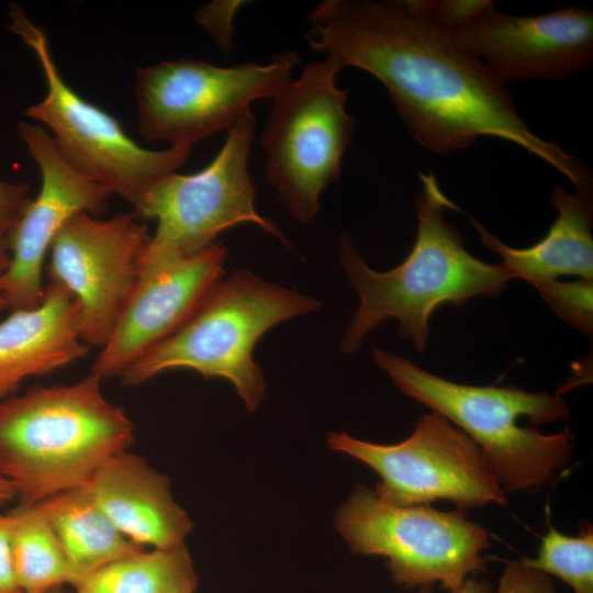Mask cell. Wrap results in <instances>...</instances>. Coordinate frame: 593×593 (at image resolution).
Segmentation results:
<instances>
[{"mask_svg":"<svg viewBox=\"0 0 593 593\" xmlns=\"http://www.w3.org/2000/svg\"><path fill=\"white\" fill-rule=\"evenodd\" d=\"M340 69L329 57L305 65L273 99L260 138L268 182L300 224L316 216L321 193L338 181L353 137L347 90L336 83Z\"/></svg>","mask_w":593,"mask_h":593,"instance_id":"52a82bcc","label":"cell"},{"mask_svg":"<svg viewBox=\"0 0 593 593\" xmlns=\"http://www.w3.org/2000/svg\"><path fill=\"white\" fill-rule=\"evenodd\" d=\"M593 190L569 193L556 184L549 202L558 215L547 234L526 248L501 242L482 224L470 217L481 243L497 254L508 275L528 283L555 280L560 276L593 279Z\"/></svg>","mask_w":593,"mask_h":593,"instance_id":"ac0fdd59","label":"cell"},{"mask_svg":"<svg viewBox=\"0 0 593 593\" xmlns=\"http://www.w3.org/2000/svg\"><path fill=\"white\" fill-rule=\"evenodd\" d=\"M450 593H493V589L486 580H478L475 577H470Z\"/></svg>","mask_w":593,"mask_h":593,"instance_id":"83f0119b","label":"cell"},{"mask_svg":"<svg viewBox=\"0 0 593 593\" xmlns=\"http://www.w3.org/2000/svg\"><path fill=\"white\" fill-rule=\"evenodd\" d=\"M37 504L81 582L96 570L145 548L116 528L86 486L60 492Z\"/></svg>","mask_w":593,"mask_h":593,"instance_id":"d6986e66","label":"cell"},{"mask_svg":"<svg viewBox=\"0 0 593 593\" xmlns=\"http://www.w3.org/2000/svg\"><path fill=\"white\" fill-rule=\"evenodd\" d=\"M81 309L61 284L48 281L42 302L12 311L0 323V400L15 394L31 378L51 373L85 358Z\"/></svg>","mask_w":593,"mask_h":593,"instance_id":"2e32d148","label":"cell"},{"mask_svg":"<svg viewBox=\"0 0 593 593\" xmlns=\"http://www.w3.org/2000/svg\"><path fill=\"white\" fill-rule=\"evenodd\" d=\"M30 189L26 182L0 180V239L7 238L31 201Z\"/></svg>","mask_w":593,"mask_h":593,"instance_id":"484cf974","label":"cell"},{"mask_svg":"<svg viewBox=\"0 0 593 593\" xmlns=\"http://www.w3.org/2000/svg\"><path fill=\"white\" fill-rule=\"evenodd\" d=\"M415 593H434L433 585L419 586V589Z\"/></svg>","mask_w":593,"mask_h":593,"instance_id":"1f68e13d","label":"cell"},{"mask_svg":"<svg viewBox=\"0 0 593 593\" xmlns=\"http://www.w3.org/2000/svg\"><path fill=\"white\" fill-rule=\"evenodd\" d=\"M419 179L416 239L401 265L376 271L356 249L350 234L339 236V261L359 298L339 346L346 355L358 350L365 337L388 318H395L399 333L422 353L436 309L496 296L512 280L501 264L484 262L467 250L463 237L444 216L446 210L460 209L444 193L435 174L419 172Z\"/></svg>","mask_w":593,"mask_h":593,"instance_id":"7a4b0ae2","label":"cell"},{"mask_svg":"<svg viewBox=\"0 0 593 593\" xmlns=\"http://www.w3.org/2000/svg\"><path fill=\"white\" fill-rule=\"evenodd\" d=\"M549 307L577 331L593 333V279L545 280L530 283Z\"/></svg>","mask_w":593,"mask_h":593,"instance_id":"603a6c76","label":"cell"},{"mask_svg":"<svg viewBox=\"0 0 593 593\" xmlns=\"http://www.w3.org/2000/svg\"><path fill=\"white\" fill-rule=\"evenodd\" d=\"M326 440L332 450L358 459L379 474L373 492L389 504L429 505L446 500L462 511L506 504L505 492L477 444L435 412L424 414L399 444H373L344 432L331 433Z\"/></svg>","mask_w":593,"mask_h":593,"instance_id":"8fae6325","label":"cell"},{"mask_svg":"<svg viewBox=\"0 0 593 593\" xmlns=\"http://www.w3.org/2000/svg\"><path fill=\"white\" fill-rule=\"evenodd\" d=\"M10 260V254L5 239H0V277L5 271ZM8 307L5 296L0 291V312Z\"/></svg>","mask_w":593,"mask_h":593,"instance_id":"f1b7e54d","label":"cell"},{"mask_svg":"<svg viewBox=\"0 0 593 593\" xmlns=\"http://www.w3.org/2000/svg\"><path fill=\"white\" fill-rule=\"evenodd\" d=\"M525 566L564 581L573 593H593V530L578 536L559 533L549 524L537 557L521 560Z\"/></svg>","mask_w":593,"mask_h":593,"instance_id":"7402d4cb","label":"cell"},{"mask_svg":"<svg viewBox=\"0 0 593 593\" xmlns=\"http://www.w3.org/2000/svg\"><path fill=\"white\" fill-rule=\"evenodd\" d=\"M309 22L310 48L377 78L424 148L450 154L496 137L550 165L574 190L593 189L589 166L537 136L506 83L409 0H324Z\"/></svg>","mask_w":593,"mask_h":593,"instance_id":"6da1fadb","label":"cell"},{"mask_svg":"<svg viewBox=\"0 0 593 593\" xmlns=\"http://www.w3.org/2000/svg\"><path fill=\"white\" fill-rule=\"evenodd\" d=\"M334 522L353 552L385 558L392 580L405 588L438 583L451 592L485 570L489 535L462 510L392 505L359 485Z\"/></svg>","mask_w":593,"mask_h":593,"instance_id":"30bf717a","label":"cell"},{"mask_svg":"<svg viewBox=\"0 0 593 593\" xmlns=\"http://www.w3.org/2000/svg\"><path fill=\"white\" fill-rule=\"evenodd\" d=\"M5 516L13 570L23 593L61 585L76 589L80 584V577L37 503H20Z\"/></svg>","mask_w":593,"mask_h":593,"instance_id":"ffe728a7","label":"cell"},{"mask_svg":"<svg viewBox=\"0 0 593 593\" xmlns=\"http://www.w3.org/2000/svg\"><path fill=\"white\" fill-rule=\"evenodd\" d=\"M228 250L215 242L189 257L137 275L91 373L121 376L175 333L222 279Z\"/></svg>","mask_w":593,"mask_h":593,"instance_id":"9a60e30c","label":"cell"},{"mask_svg":"<svg viewBox=\"0 0 593 593\" xmlns=\"http://www.w3.org/2000/svg\"><path fill=\"white\" fill-rule=\"evenodd\" d=\"M149 237L147 224L134 212L107 220L79 212L55 236L47 275L78 301L81 338L89 347L101 349L107 343Z\"/></svg>","mask_w":593,"mask_h":593,"instance_id":"7c38bea8","label":"cell"},{"mask_svg":"<svg viewBox=\"0 0 593 593\" xmlns=\"http://www.w3.org/2000/svg\"><path fill=\"white\" fill-rule=\"evenodd\" d=\"M493 593H558L548 574L525 566L522 561H510Z\"/></svg>","mask_w":593,"mask_h":593,"instance_id":"d4e9b609","label":"cell"},{"mask_svg":"<svg viewBox=\"0 0 593 593\" xmlns=\"http://www.w3.org/2000/svg\"><path fill=\"white\" fill-rule=\"evenodd\" d=\"M410 4L438 29L456 33L495 8L491 0H409Z\"/></svg>","mask_w":593,"mask_h":593,"instance_id":"cb8c5ba5","label":"cell"},{"mask_svg":"<svg viewBox=\"0 0 593 593\" xmlns=\"http://www.w3.org/2000/svg\"><path fill=\"white\" fill-rule=\"evenodd\" d=\"M321 306L311 295L236 270L216 283L175 333L128 367L122 382L134 387L168 370L189 369L204 378L227 379L246 410L255 411L266 389L254 360L257 342L283 321Z\"/></svg>","mask_w":593,"mask_h":593,"instance_id":"5b68a950","label":"cell"},{"mask_svg":"<svg viewBox=\"0 0 593 593\" xmlns=\"http://www.w3.org/2000/svg\"><path fill=\"white\" fill-rule=\"evenodd\" d=\"M299 64L295 52H284L265 65L222 67L180 58L139 67L134 83L139 134L147 142L192 149L203 138L228 131L254 101L275 99Z\"/></svg>","mask_w":593,"mask_h":593,"instance_id":"9c48e42d","label":"cell"},{"mask_svg":"<svg viewBox=\"0 0 593 593\" xmlns=\"http://www.w3.org/2000/svg\"><path fill=\"white\" fill-rule=\"evenodd\" d=\"M15 492L0 470V505L11 501Z\"/></svg>","mask_w":593,"mask_h":593,"instance_id":"f546056e","label":"cell"},{"mask_svg":"<svg viewBox=\"0 0 593 593\" xmlns=\"http://www.w3.org/2000/svg\"><path fill=\"white\" fill-rule=\"evenodd\" d=\"M198 577L184 545L142 550L90 573L76 593H193Z\"/></svg>","mask_w":593,"mask_h":593,"instance_id":"44dd1931","label":"cell"},{"mask_svg":"<svg viewBox=\"0 0 593 593\" xmlns=\"http://www.w3.org/2000/svg\"><path fill=\"white\" fill-rule=\"evenodd\" d=\"M101 381L90 372L0 402V470L21 503L87 485L133 441L132 421L105 399Z\"/></svg>","mask_w":593,"mask_h":593,"instance_id":"3957f363","label":"cell"},{"mask_svg":"<svg viewBox=\"0 0 593 593\" xmlns=\"http://www.w3.org/2000/svg\"><path fill=\"white\" fill-rule=\"evenodd\" d=\"M371 356L403 394L447 418L477 444L504 492L538 489L568 463L569 427L546 435L518 424L521 417L536 425L567 421L570 412L560 392L462 384L381 348H373Z\"/></svg>","mask_w":593,"mask_h":593,"instance_id":"277c9868","label":"cell"},{"mask_svg":"<svg viewBox=\"0 0 593 593\" xmlns=\"http://www.w3.org/2000/svg\"><path fill=\"white\" fill-rule=\"evenodd\" d=\"M9 18L7 29L34 52L46 82L45 97L25 114L49 130L60 155L75 169L134 206L157 179L186 164L191 148H145L115 118L71 89L56 66L45 33L19 5H10Z\"/></svg>","mask_w":593,"mask_h":593,"instance_id":"ba28073f","label":"cell"},{"mask_svg":"<svg viewBox=\"0 0 593 593\" xmlns=\"http://www.w3.org/2000/svg\"><path fill=\"white\" fill-rule=\"evenodd\" d=\"M451 34L506 85L536 78L561 80L593 63V12L583 5H563L535 15H513L493 8Z\"/></svg>","mask_w":593,"mask_h":593,"instance_id":"5bb4252c","label":"cell"},{"mask_svg":"<svg viewBox=\"0 0 593 593\" xmlns=\"http://www.w3.org/2000/svg\"><path fill=\"white\" fill-rule=\"evenodd\" d=\"M38 593H69V592L66 590L64 585H61V586H55V588H52V589H48L46 591H42Z\"/></svg>","mask_w":593,"mask_h":593,"instance_id":"4dcf8cb0","label":"cell"},{"mask_svg":"<svg viewBox=\"0 0 593 593\" xmlns=\"http://www.w3.org/2000/svg\"><path fill=\"white\" fill-rule=\"evenodd\" d=\"M255 126L250 110L227 131L205 168L191 175L167 174L144 192L133 212L142 220L155 219L157 227L139 256L137 275L194 255L214 244L223 231L244 223L287 244L279 227L256 210L248 170Z\"/></svg>","mask_w":593,"mask_h":593,"instance_id":"8992f818","label":"cell"},{"mask_svg":"<svg viewBox=\"0 0 593 593\" xmlns=\"http://www.w3.org/2000/svg\"><path fill=\"white\" fill-rule=\"evenodd\" d=\"M0 593H23L15 579L7 516L0 514Z\"/></svg>","mask_w":593,"mask_h":593,"instance_id":"4316f807","label":"cell"},{"mask_svg":"<svg viewBox=\"0 0 593 593\" xmlns=\"http://www.w3.org/2000/svg\"><path fill=\"white\" fill-rule=\"evenodd\" d=\"M16 132L40 169L42 186L5 238L10 260L0 291L12 311L42 302L43 264L63 225L79 212L103 214L112 194L67 163L42 125L19 122Z\"/></svg>","mask_w":593,"mask_h":593,"instance_id":"4fadbf2b","label":"cell"},{"mask_svg":"<svg viewBox=\"0 0 593 593\" xmlns=\"http://www.w3.org/2000/svg\"><path fill=\"white\" fill-rule=\"evenodd\" d=\"M85 486L116 528L139 546L176 548L192 529L171 496L168 477L136 455L113 457Z\"/></svg>","mask_w":593,"mask_h":593,"instance_id":"e0dca14e","label":"cell"}]
</instances>
